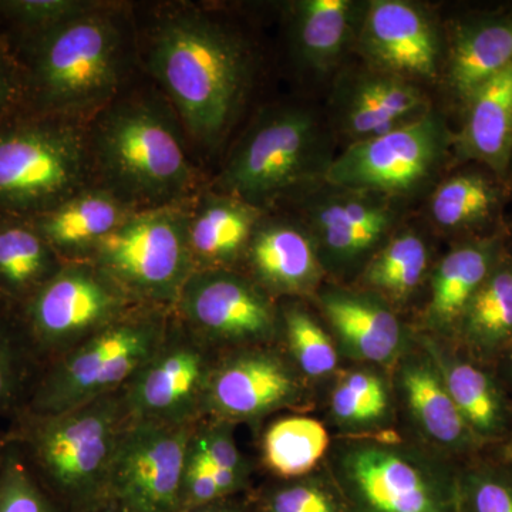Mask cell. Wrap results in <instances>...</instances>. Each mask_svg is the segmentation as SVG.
Listing matches in <instances>:
<instances>
[{"label":"cell","instance_id":"obj_22","mask_svg":"<svg viewBox=\"0 0 512 512\" xmlns=\"http://www.w3.org/2000/svg\"><path fill=\"white\" fill-rule=\"evenodd\" d=\"M467 103L463 153L504 173L512 154V63L481 84Z\"/></svg>","mask_w":512,"mask_h":512},{"label":"cell","instance_id":"obj_11","mask_svg":"<svg viewBox=\"0 0 512 512\" xmlns=\"http://www.w3.org/2000/svg\"><path fill=\"white\" fill-rule=\"evenodd\" d=\"M194 424L131 420L111 464L106 498L123 512H178Z\"/></svg>","mask_w":512,"mask_h":512},{"label":"cell","instance_id":"obj_10","mask_svg":"<svg viewBox=\"0 0 512 512\" xmlns=\"http://www.w3.org/2000/svg\"><path fill=\"white\" fill-rule=\"evenodd\" d=\"M332 466L365 512H448L440 464L414 448L352 441L336 448Z\"/></svg>","mask_w":512,"mask_h":512},{"label":"cell","instance_id":"obj_32","mask_svg":"<svg viewBox=\"0 0 512 512\" xmlns=\"http://www.w3.org/2000/svg\"><path fill=\"white\" fill-rule=\"evenodd\" d=\"M429 252L413 232L393 238L370 262L366 282L393 298L410 295L427 271Z\"/></svg>","mask_w":512,"mask_h":512},{"label":"cell","instance_id":"obj_30","mask_svg":"<svg viewBox=\"0 0 512 512\" xmlns=\"http://www.w3.org/2000/svg\"><path fill=\"white\" fill-rule=\"evenodd\" d=\"M328 446V433L318 420L289 417L266 431L264 456L268 467L279 476L298 477L319 463Z\"/></svg>","mask_w":512,"mask_h":512},{"label":"cell","instance_id":"obj_5","mask_svg":"<svg viewBox=\"0 0 512 512\" xmlns=\"http://www.w3.org/2000/svg\"><path fill=\"white\" fill-rule=\"evenodd\" d=\"M93 174L80 120L23 113L0 128V215L35 218L90 188Z\"/></svg>","mask_w":512,"mask_h":512},{"label":"cell","instance_id":"obj_1","mask_svg":"<svg viewBox=\"0 0 512 512\" xmlns=\"http://www.w3.org/2000/svg\"><path fill=\"white\" fill-rule=\"evenodd\" d=\"M147 64L188 134L215 147L227 133L249 82L241 37L200 9L164 13L150 33Z\"/></svg>","mask_w":512,"mask_h":512},{"label":"cell","instance_id":"obj_14","mask_svg":"<svg viewBox=\"0 0 512 512\" xmlns=\"http://www.w3.org/2000/svg\"><path fill=\"white\" fill-rule=\"evenodd\" d=\"M183 325L208 343L262 342L276 328L274 306L258 286L227 269H197L177 303Z\"/></svg>","mask_w":512,"mask_h":512},{"label":"cell","instance_id":"obj_36","mask_svg":"<svg viewBox=\"0 0 512 512\" xmlns=\"http://www.w3.org/2000/svg\"><path fill=\"white\" fill-rule=\"evenodd\" d=\"M389 410V394L379 376L353 372L333 390L332 412L340 423L369 426L382 420Z\"/></svg>","mask_w":512,"mask_h":512},{"label":"cell","instance_id":"obj_4","mask_svg":"<svg viewBox=\"0 0 512 512\" xmlns=\"http://www.w3.org/2000/svg\"><path fill=\"white\" fill-rule=\"evenodd\" d=\"M131 420L123 387L62 413L23 410L8 433L57 504L76 507L106 497L111 464Z\"/></svg>","mask_w":512,"mask_h":512},{"label":"cell","instance_id":"obj_35","mask_svg":"<svg viewBox=\"0 0 512 512\" xmlns=\"http://www.w3.org/2000/svg\"><path fill=\"white\" fill-rule=\"evenodd\" d=\"M93 0H0V30L9 39L45 32L96 9Z\"/></svg>","mask_w":512,"mask_h":512},{"label":"cell","instance_id":"obj_37","mask_svg":"<svg viewBox=\"0 0 512 512\" xmlns=\"http://www.w3.org/2000/svg\"><path fill=\"white\" fill-rule=\"evenodd\" d=\"M289 348L302 372L311 377L329 375L338 365L335 346L318 322L298 306L285 312Z\"/></svg>","mask_w":512,"mask_h":512},{"label":"cell","instance_id":"obj_43","mask_svg":"<svg viewBox=\"0 0 512 512\" xmlns=\"http://www.w3.org/2000/svg\"><path fill=\"white\" fill-rule=\"evenodd\" d=\"M271 512H336L325 491L312 484L282 488L272 497Z\"/></svg>","mask_w":512,"mask_h":512},{"label":"cell","instance_id":"obj_40","mask_svg":"<svg viewBox=\"0 0 512 512\" xmlns=\"http://www.w3.org/2000/svg\"><path fill=\"white\" fill-rule=\"evenodd\" d=\"M220 497L222 494L212 474L211 463L191 437L181 483V507L190 510L205 507Z\"/></svg>","mask_w":512,"mask_h":512},{"label":"cell","instance_id":"obj_33","mask_svg":"<svg viewBox=\"0 0 512 512\" xmlns=\"http://www.w3.org/2000/svg\"><path fill=\"white\" fill-rule=\"evenodd\" d=\"M471 338L484 345L503 342L512 333V269L488 276L463 315Z\"/></svg>","mask_w":512,"mask_h":512},{"label":"cell","instance_id":"obj_16","mask_svg":"<svg viewBox=\"0 0 512 512\" xmlns=\"http://www.w3.org/2000/svg\"><path fill=\"white\" fill-rule=\"evenodd\" d=\"M363 52L384 73L434 79L439 70V39L423 10L402 0H376L362 29Z\"/></svg>","mask_w":512,"mask_h":512},{"label":"cell","instance_id":"obj_7","mask_svg":"<svg viewBox=\"0 0 512 512\" xmlns=\"http://www.w3.org/2000/svg\"><path fill=\"white\" fill-rule=\"evenodd\" d=\"M184 204L136 210L106 235L87 261L143 305L175 306L195 271Z\"/></svg>","mask_w":512,"mask_h":512},{"label":"cell","instance_id":"obj_3","mask_svg":"<svg viewBox=\"0 0 512 512\" xmlns=\"http://www.w3.org/2000/svg\"><path fill=\"white\" fill-rule=\"evenodd\" d=\"M89 128L93 170L134 210L184 204L197 184L173 111L143 96L117 97Z\"/></svg>","mask_w":512,"mask_h":512},{"label":"cell","instance_id":"obj_2","mask_svg":"<svg viewBox=\"0 0 512 512\" xmlns=\"http://www.w3.org/2000/svg\"><path fill=\"white\" fill-rule=\"evenodd\" d=\"M9 40L25 69L26 113L73 120L96 116L119 97L133 52L124 10L104 2L45 32Z\"/></svg>","mask_w":512,"mask_h":512},{"label":"cell","instance_id":"obj_25","mask_svg":"<svg viewBox=\"0 0 512 512\" xmlns=\"http://www.w3.org/2000/svg\"><path fill=\"white\" fill-rule=\"evenodd\" d=\"M512 63V19H485L458 30L448 60V80L468 100L481 84Z\"/></svg>","mask_w":512,"mask_h":512},{"label":"cell","instance_id":"obj_46","mask_svg":"<svg viewBox=\"0 0 512 512\" xmlns=\"http://www.w3.org/2000/svg\"><path fill=\"white\" fill-rule=\"evenodd\" d=\"M508 456H510L511 460H512V444H511L510 450H508Z\"/></svg>","mask_w":512,"mask_h":512},{"label":"cell","instance_id":"obj_15","mask_svg":"<svg viewBox=\"0 0 512 512\" xmlns=\"http://www.w3.org/2000/svg\"><path fill=\"white\" fill-rule=\"evenodd\" d=\"M298 380L281 357L252 350L214 366L205 410L224 420H252L298 397Z\"/></svg>","mask_w":512,"mask_h":512},{"label":"cell","instance_id":"obj_44","mask_svg":"<svg viewBox=\"0 0 512 512\" xmlns=\"http://www.w3.org/2000/svg\"><path fill=\"white\" fill-rule=\"evenodd\" d=\"M9 443L8 431L0 430V473H2L3 464H5L6 454H8Z\"/></svg>","mask_w":512,"mask_h":512},{"label":"cell","instance_id":"obj_38","mask_svg":"<svg viewBox=\"0 0 512 512\" xmlns=\"http://www.w3.org/2000/svg\"><path fill=\"white\" fill-rule=\"evenodd\" d=\"M0 512H59V504L37 480L12 440L0 473Z\"/></svg>","mask_w":512,"mask_h":512},{"label":"cell","instance_id":"obj_27","mask_svg":"<svg viewBox=\"0 0 512 512\" xmlns=\"http://www.w3.org/2000/svg\"><path fill=\"white\" fill-rule=\"evenodd\" d=\"M352 3L348 0H302L292 6V40L308 67L326 70L338 62L348 43Z\"/></svg>","mask_w":512,"mask_h":512},{"label":"cell","instance_id":"obj_26","mask_svg":"<svg viewBox=\"0 0 512 512\" xmlns=\"http://www.w3.org/2000/svg\"><path fill=\"white\" fill-rule=\"evenodd\" d=\"M402 387L413 416L431 440L444 447L467 443L470 427L433 363L421 359L404 363Z\"/></svg>","mask_w":512,"mask_h":512},{"label":"cell","instance_id":"obj_41","mask_svg":"<svg viewBox=\"0 0 512 512\" xmlns=\"http://www.w3.org/2000/svg\"><path fill=\"white\" fill-rule=\"evenodd\" d=\"M468 512H512V477L480 471L466 484Z\"/></svg>","mask_w":512,"mask_h":512},{"label":"cell","instance_id":"obj_23","mask_svg":"<svg viewBox=\"0 0 512 512\" xmlns=\"http://www.w3.org/2000/svg\"><path fill=\"white\" fill-rule=\"evenodd\" d=\"M248 255L255 275L272 291H306L318 279V259L311 239L286 222L259 224L249 242Z\"/></svg>","mask_w":512,"mask_h":512},{"label":"cell","instance_id":"obj_12","mask_svg":"<svg viewBox=\"0 0 512 512\" xmlns=\"http://www.w3.org/2000/svg\"><path fill=\"white\" fill-rule=\"evenodd\" d=\"M446 136L443 120L427 111L389 133L350 144L330 161L326 180L357 192L407 194L436 170Z\"/></svg>","mask_w":512,"mask_h":512},{"label":"cell","instance_id":"obj_29","mask_svg":"<svg viewBox=\"0 0 512 512\" xmlns=\"http://www.w3.org/2000/svg\"><path fill=\"white\" fill-rule=\"evenodd\" d=\"M40 372L16 312L0 302V419L13 420L28 407Z\"/></svg>","mask_w":512,"mask_h":512},{"label":"cell","instance_id":"obj_18","mask_svg":"<svg viewBox=\"0 0 512 512\" xmlns=\"http://www.w3.org/2000/svg\"><path fill=\"white\" fill-rule=\"evenodd\" d=\"M261 208L232 197L207 192L188 211V242L195 271L225 269L244 251L261 224Z\"/></svg>","mask_w":512,"mask_h":512},{"label":"cell","instance_id":"obj_48","mask_svg":"<svg viewBox=\"0 0 512 512\" xmlns=\"http://www.w3.org/2000/svg\"><path fill=\"white\" fill-rule=\"evenodd\" d=\"M120 511V510H119ZM120 512H123V511H120Z\"/></svg>","mask_w":512,"mask_h":512},{"label":"cell","instance_id":"obj_8","mask_svg":"<svg viewBox=\"0 0 512 512\" xmlns=\"http://www.w3.org/2000/svg\"><path fill=\"white\" fill-rule=\"evenodd\" d=\"M134 302L92 262L70 261L15 312L43 367L119 319Z\"/></svg>","mask_w":512,"mask_h":512},{"label":"cell","instance_id":"obj_39","mask_svg":"<svg viewBox=\"0 0 512 512\" xmlns=\"http://www.w3.org/2000/svg\"><path fill=\"white\" fill-rule=\"evenodd\" d=\"M26 113L25 69L5 35H0V128Z\"/></svg>","mask_w":512,"mask_h":512},{"label":"cell","instance_id":"obj_6","mask_svg":"<svg viewBox=\"0 0 512 512\" xmlns=\"http://www.w3.org/2000/svg\"><path fill=\"white\" fill-rule=\"evenodd\" d=\"M168 328L164 308H131L43 366L25 410L62 413L123 389L160 348Z\"/></svg>","mask_w":512,"mask_h":512},{"label":"cell","instance_id":"obj_28","mask_svg":"<svg viewBox=\"0 0 512 512\" xmlns=\"http://www.w3.org/2000/svg\"><path fill=\"white\" fill-rule=\"evenodd\" d=\"M493 259V245L478 242L454 249L440 262L429 306L434 325L446 326L463 318L468 303L490 276Z\"/></svg>","mask_w":512,"mask_h":512},{"label":"cell","instance_id":"obj_45","mask_svg":"<svg viewBox=\"0 0 512 512\" xmlns=\"http://www.w3.org/2000/svg\"><path fill=\"white\" fill-rule=\"evenodd\" d=\"M188 512H228V511H224V510H214V508H204V507H200V508H192V510L188 511Z\"/></svg>","mask_w":512,"mask_h":512},{"label":"cell","instance_id":"obj_42","mask_svg":"<svg viewBox=\"0 0 512 512\" xmlns=\"http://www.w3.org/2000/svg\"><path fill=\"white\" fill-rule=\"evenodd\" d=\"M192 441L210 461L212 470L229 471L244 477V460L227 424H212L194 430Z\"/></svg>","mask_w":512,"mask_h":512},{"label":"cell","instance_id":"obj_13","mask_svg":"<svg viewBox=\"0 0 512 512\" xmlns=\"http://www.w3.org/2000/svg\"><path fill=\"white\" fill-rule=\"evenodd\" d=\"M212 369L202 340L184 325L168 328L160 348L124 386L131 417L137 421L194 424L205 410Z\"/></svg>","mask_w":512,"mask_h":512},{"label":"cell","instance_id":"obj_9","mask_svg":"<svg viewBox=\"0 0 512 512\" xmlns=\"http://www.w3.org/2000/svg\"><path fill=\"white\" fill-rule=\"evenodd\" d=\"M320 151L318 121L309 111H266L232 151L221 192L261 208L311 178L322 164Z\"/></svg>","mask_w":512,"mask_h":512},{"label":"cell","instance_id":"obj_21","mask_svg":"<svg viewBox=\"0 0 512 512\" xmlns=\"http://www.w3.org/2000/svg\"><path fill=\"white\" fill-rule=\"evenodd\" d=\"M322 308L345 348L370 362H390L399 352L403 329L383 303L350 292L322 296Z\"/></svg>","mask_w":512,"mask_h":512},{"label":"cell","instance_id":"obj_47","mask_svg":"<svg viewBox=\"0 0 512 512\" xmlns=\"http://www.w3.org/2000/svg\"><path fill=\"white\" fill-rule=\"evenodd\" d=\"M0 35H2V30H0Z\"/></svg>","mask_w":512,"mask_h":512},{"label":"cell","instance_id":"obj_20","mask_svg":"<svg viewBox=\"0 0 512 512\" xmlns=\"http://www.w3.org/2000/svg\"><path fill=\"white\" fill-rule=\"evenodd\" d=\"M64 261L25 218L0 215V302L20 308Z\"/></svg>","mask_w":512,"mask_h":512},{"label":"cell","instance_id":"obj_17","mask_svg":"<svg viewBox=\"0 0 512 512\" xmlns=\"http://www.w3.org/2000/svg\"><path fill=\"white\" fill-rule=\"evenodd\" d=\"M133 211L106 188L90 187L29 221L62 261H87Z\"/></svg>","mask_w":512,"mask_h":512},{"label":"cell","instance_id":"obj_31","mask_svg":"<svg viewBox=\"0 0 512 512\" xmlns=\"http://www.w3.org/2000/svg\"><path fill=\"white\" fill-rule=\"evenodd\" d=\"M497 201V190L483 175L460 174L437 188L430 211L441 228H467L485 220Z\"/></svg>","mask_w":512,"mask_h":512},{"label":"cell","instance_id":"obj_24","mask_svg":"<svg viewBox=\"0 0 512 512\" xmlns=\"http://www.w3.org/2000/svg\"><path fill=\"white\" fill-rule=\"evenodd\" d=\"M393 212L365 195H336L312 211V222L326 251L352 259L370 251L393 225Z\"/></svg>","mask_w":512,"mask_h":512},{"label":"cell","instance_id":"obj_19","mask_svg":"<svg viewBox=\"0 0 512 512\" xmlns=\"http://www.w3.org/2000/svg\"><path fill=\"white\" fill-rule=\"evenodd\" d=\"M423 93L403 77L367 74L346 92L342 124L355 141L389 133L427 113Z\"/></svg>","mask_w":512,"mask_h":512},{"label":"cell","instance_id":"obj_34","mask_svg":"<svg viewBox=\"0 0 512 512\" xmlns=\"http://www.w3.org/2000/svg\"><path fill=\"white\" fill-rule=\"evenodd\" d=\"M444 383L468 427L490 434L500 426L501 409L493 384L481 370L467 363L441 366Z\"/></svg>","mask_w":512,"mask_h":512}]
</instances>
